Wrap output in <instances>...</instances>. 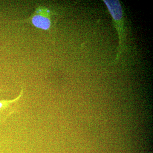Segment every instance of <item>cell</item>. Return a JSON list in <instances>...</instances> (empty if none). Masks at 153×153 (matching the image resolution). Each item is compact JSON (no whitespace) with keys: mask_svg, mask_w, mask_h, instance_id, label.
<instances>
[{"mask_svg":"<svg viewBox=\"0 0 153 153\" xmlns=\"http://www.w3.org/2000/svg\"><path fill=\"white\" fill-rule=\"evenodd\" d=\"M24 95V91L22 88L20 94L13 99L0 100V117L2 121L7 120L11 115L18 111L19 100Z\"/></svg>","mask_w":153,"mask_h":153,"instance_id":"cell-3","label":"cell"},{"mask_svg":"<svg viewBox=\"0 0 153 153\" xmlns=\"http://www.w3.org/2000/svg\"><path fill=\"white\" fill-rule=\"evenodd\" d=\"M103 1L112 17L115 27L117 31L119 39L116 58L118 60L123 51L126 37L122 8L119 1L103 0Z\"/></svg>","mask_w":153,"mask_h":153,"instance_id":"cell-1","label":"cell"},{"mask_svg":"<svg viewBox=\"0 0 153 153\" xmlns=\"http://www.w3.org/2000/svg\"><path fill=\"white\" fill-rule=\"evenodd\" d=\"M3 90V89H1V88H0V91H2Z\"/></svg>","mask_w":153,"mask_h":153,"instance_id":"cell-4","label":"cell"},{"mask_svg":"<svg viewBox=\"0 0 153 153\" xmlns=\"http://www.w3.org/2000/svg\"><path fill=\"white\" fill-rule=\"evenodd\" d=\"M31 22L33 26L39 29L48 30L51 26V12L43 7H38L33 16L31 17Z\"/></svg>","mask_w":153,"mask_h":153,"instance_id":"cell-2","label":"cell"}]
</instances>
